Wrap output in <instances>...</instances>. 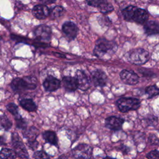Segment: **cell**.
I'll use <instances>...</instances> for the list:
<instances>
[{
  "label": "cell",
  "mask_w": 159,
  "mask_h": 159,
  "mask_svg": "<svg viewBox=\"0 0 159 159\" xmlns=\"http://www.w3.org/2000/svg\"><path fill=\"white\" fill-rule=\"evenodd\" d=\"M61 81L52 75H48L43 81L42 85L46 91L53 92L61 86Z\"/></svg>",
  "instance_id": "10"
},
{
  "label": "cell",
  "mask_w": 159,
  "mask_h": 159,
  "mask_svg": "<svg viewBox=\"0 0 159 159\" xmlns=\"http://www.w3.org/2000/svg\"><path fill=\"white\" fill-rule=\"evenodd\" d=\"M117 48V45L114 42L101 38L96 41L93 53L97 57L102 58L106 55H112L116 52Z\"/></svg>",
  "instance_id": "1"
},
{
  "label": "cell",
  "mask_w": 159,
  "mask_h": 159,
  "mask_svg": "<svg viewBox=\"0 0 159 159\" xmlns=\"http://www.w3.org/2000/svg\"><path fill=\"white\" fill-rule=\"evenodd\" d=\"M57 159H68V157L66 155H61L60 157H58V158Z\"/></svg>",
  "instance_id": "38"
},
{
  "label": "cell",
  "mask_w": 159,
  "mask_h": 159,
  "mask_svg": "<svg viewBox=\"0 0 159 159\" xmlns=\"http://www.w3.org/2000/svg\"><path fill=\"white\" fill-rule=\"evenodd\" d=\"M102 2V0H94V1H86L87 4L93 7H98L101 3Z\"/></svg>",
  "instance_id": "33"
},
{
  "label": "cell",
  "mask_w": 159,
  "mask_h": 159,
  "mask_svg": "<svg viewBox=\"0 0 159 159\" xmlns=\"http://www.w3.org/2000/svg\"><path fill=\"white\" fill-rule=\"evenodd\" d=\"M148 142L151 145H157L159 143V139L157 137L156 135L151 134L148 137Z\"/></svg>",
  "instance_id": "32"
},
{
  "label": "cell",
  "mask_w": 159,
  "mask_h": 159,
  "mask_svg": "<svg viewBox=\"0 0 159 159\" xmlns=\"http://www.w3.org/2000/svg\"><path fill=\"white\" fill-rule=\"evenodd\" d=\"M91 78L94 85L99 87L105 86L107 81L106 73L99 69L95 70L91 73Z\"/></svg>",
  "instance_id": "12"
},
{
  "label": "cell",
  "mask_w": 159,
  "mask_h": 159,
  "mask_svg": "<svg viewBox=\"0 0 159 159\" xmlns=\"http://www.w3.org/2000/svg\"><path fill=\"white\" fill-rule=\"evenodd\" d=\"M20 106L28 112H34L37 110V106L30 98H22L19 100Z\"/></svg>",
  "instance_id": "18"
},
{
  "label": "cell",
  "mask_w": 159,
  "mask_h": 159,
  "mask_svg": "<svg viewBox=\"0 0 159 159\" xmlns=\"http://www.w3.org/2000/svg\"><path fill=\"white\" fill-rule=\"evenodd\" d=\"M42 137L46 142L56 147L58 146V137L55 132L46 130L42 133Z\"/></svg>",
  "instance_id": "19"
},
{
  "label": "cell",
  "mask_w": 159,
  "mask_h": 159,
  "mask_svg": "<svg viewBox=\"0 0 159 159\" xmlns=\"http://www.w3.org/2000/svg\"><path fill=\"white\" fill-rule=\"evenodd\" d=\"M40 2H42L43 3V4L47 5L48 4H52L55 2V1H40Z\"/></svg>",
  "instance_id": "35"
},
{
  "label": "cell",
  "mask_w": 159,
  "mask_h": 159,
  "mask_svg": "<svg viewBox=\"0 0 159 159\" xmlns=\"http://www.w3.org/2000/svg\"><path fill=\"white\" fill-rule=\"evenodd\" d=\"M12 124L11 121L7 118L5 114L0 115V128L2 129L8 131L12 127Z\"/></svg>",
  "instance_id": "24"
},
{
  "label": "cell",
  "mask_w": 159,
  "mask_h": 159,
  "mask_svg": "<svg viewBox=\"0 0 159 159\" xmlns=\"http://www.w3.org/2000/svg\"><path fill=\"white\" fill-rule=\"evenodd\" d=\"M27 145L32 150H34L35 148H37L38 147L39 145V142L37 141V140H32V141H27Z\"/></svg>",
  "instance_id": "34"
},
{
  "label": "cell",
  "mask_w": 159,
  "mask_h": 159,
  "mask_svg": "<svg viewBox=\"0 0 159 159\" xmlns=\"http://www.w3.org/2000/svg\"><path fill=\"white\" fill-rule=\"evenodd\" d=\"M39 130L34 126H31L28 129L27 128L22 132V135L24 137L27 139V141L35 140L37 137L39 135Z\"/></svg>",
  "instance_id": "20"
},
{
  "label": "cell",
  "mask_w": 159,
  "mask_h": 159,
  "mask_svg": "<svg viewBox=\"0 0 159 159\" xmlns=\"http://www.w3.org/2000/svg\"><path fill=\"white\" fill-rule=\"evenodd\" d=\"M149 53L143 48L133 49L128 52L127 58L131 63L136 65L145 63L149 60Z\"/></svg>",
  "instance_id": "3"
},
{
  "label": "cell",
  "mask_w": 159,
  "mask_h": 159,
  "mask_svg": "<svg viewBox=\"0 0 159 159\" xmlns=\"http://www.w3.org/2000/svg\"><path fill=\"white\" fill-rule=\"evenodd\" d=\"M34 159H50V157L45 151L39 150L34 153Z\"/></svg>",
  "instance_id": "29"
},
{
  "label": "cell",
  "mask_w": 159,
  "mask_h": 159,
  "mask_svg": "<svg viewBox=\"0 0 159 159\" xmlns=\"http://www.w3.org/2000/svg\"><path fill=\"white\" fill-rule=\"evenodd\" d=\"M137 9V7L134 6H129L122 10V15L125 20L127 21H130L133 20V17L135 12Z\"/></svg>",
  "instance_id": "21"
},
{
  "label": "cell",
  "mask_w": 159,
  "mask_h": 159,
  "mask_svg": "<svg viewBox=\"0 0 159 159\" xmlns=\"http://www.w3.org/2000/svg\"><path fill=\"white\" fill-rule=\"evenodd\" d=\"M120 77L124 83L129 85L136 84L139 80L138 75L132 70H122L120 73Z\"/></svg>",
  "instance_id": "13"
},
{
  "label": "cell",
  "mask_w": 159,
  "mask_h": 159,
  "mask_svg": "<svg viewBox=\"0 0 159 159\" xmlns=\"http://www.w3.org/2000/svg\"><path fill=\"white\" fill-rule=\"evenodd\" d=\"M7 110L14 117V119L18 118L21 116L19 113L18 106L14 102H10L6 105Z\"/></svg>",
  "instance_id": "25"
},
{
  "label": "cell",
  "mask_w": 159,
  "mask_h": 159,
  "mask_svg": "<svg viewBox=\"0 0 159 159\" xmlns=\"http://www.w3.org/2000/svg\"><path fill=\"white\" fill-rule=\"evenodd\" d=\"M145 93L148 94L149 98H152L159 95V88L155 85H152L145 88Z\"/></svg>",
  "instance_id": "27"
},
{
  "label": "cell",
  "mask_w": 159,
  "mask_h": 159,
  "mask_svg": "<svg viewBox=\"0 0 159 159\" xmlns=\"http://www.w3.org/2000/svg\"><path fill=\"white\" fill-rule=\"evenodd\" d=\"M11 38L12 40L16 41L17 43H28V39L22 37L20 35H17L15 34H11Z\"/></svg>",
  "instance_id": "30"
},
{
  "label": "cell",
  "mask_w": 159,
  "mask_h": 159,
  "mask_svg": "<svg viewBox=\"0 0 159 159\" xmlns=\"http://www.w3.org/2000/svg\"><path fill=\"white\" fill-rule=\"evenodd\" d=\"M5 142V139L2 136H0V145H4L6 143Z\"/></svg>",
  "instance_id": "37"
},
{
  "label": "cell",
  "mask_w": 159,
  "mask_h": 159,
  "mask_svg": "<svg viewBox=\"0 0 159 159\" xmlns=\"http://www.w3.org/2000/svg\"><path fill=\"white\" fill-rule=\"evenodd\" d=\"M16 153L14 150L4 148L0 151V158L2 159H16Z\"/></svg>",
  "instance_id": "22"
},
{
  "label": "cell",
  "mask_w": 159,
  "mask_h": 159,
  "mask_svg": "<svg viewBox=\"0 0 159 159\" xmlns=\"http://www.w3.org/2000/svg\"><path fill=\"white\" fill-rule=\"evenodd\" d=\"M148 19V12L143 9L140 8H137L136 11L135 12L133 20L137 23L143 24L147 22V20Z\"/></svg>",
  "instance_id": "17"
},
{
  "label": "cell",
  "mask_w": 159,
  "mask_h": 159,
  "mask_svg": "<svg viewBox=\"0 0 159 159\" xmlns=\"http://www.w3.org/2000/svg\"><path fill=\"white\" fill-rule=\"evenodd\" d=\"M147 159H159V151L154 150L150 152L147 155Z\"/></svg>",
  "instance_id": "31"
},
{
  "label": "cell",
  "mask_w": 159,
  "mask_h": 159,
  "mask_svg": "<svg viewBox=\"0 0 159 159\" xmlns=\"http://www.w3.org/2000/svg\"><path fill=\"white\" fill-rule=\"evenodd\" d=\"M61 30L69 40H74L78 34V27L71 21L65 22L61 26Z\"/></svg>",
  "instance_id": "8"
},
{
  "label": "cell",
  "mask_w": 159,
  "mask_h": 159,
  "mask_svg": "<svg viewBox=\"0 0 159 159\" xmlns=\"http://www.w3.org/2000/svg\"><path fill=\"white\" fill-rule=\"evenodd\" d=\"M15 120H16V127L18 129L24 130L27 128V122L25 119L22 118V116L15 119Z\"/></svg>",
  "instance_id": "28"
},
{
  "label": "cell",
  "mask_w": 159,
  "mask_h": 159,
  "mask_svg": "<svg viewBox=\"0 0 159 159\" xmlns=\"http://www.w3.org/2000/svg\"><path fill=\"white\" fill-rule=\"evenodd\" d=\"M102 159H114V158H110V157H105V158H102Z\"/></svg>",
  "instance_id": "39"
},
{
  "label": "cell",
  "mask_w": 159,
  "mask_h": 159,
  "mask_svg": "<svg viewBox=\"0 0 159 159\" xmlns=\"http://www.w3.org/2000/svg\"><path fill=\"white\" fill-rule=\"evenodd\" d=\"M143 29L148 35L159 34V23L155 20H148L144 24Z\"/></svg>",
  "instance_id": "16"
},
{
  "label": "cell",
  "mask_w": 159,
  "mask_h": 159,
  "mask_svg": "<svg viewBox=\"0 0 159 159\" xmlns=\"http://www.w3.org/2000/svg\"><path fill=\"white\" fill-rule=\"evenodd\" d=\"M61 83L67 92H74L78 89V85L76 78L74 76H65L61 79Z\"/></svg>",
  "instance_id": "14"
},
{
  "label": "cell",
  "mask_w": 159,
  "mask_h": 159,
  "mask_svg": "<svg viewBox=\"0 0 159 159\" xmlns=\"http://www.w3.org/2000/svg\"><path fill=\"white\" fill-rule=\"evenodd\" d=\"M32 13L36 19L42 20L50 16V10L47 5L43 4H36L33 7Z\"/></svg>",
  "instance_id": "11"
},
{
  "label": "cell",
  "mask_w": 159,
  "mask_h": 159,
  "mask_svg": "<svg viewBox=\"0 0 159 159\" xmlns=\"http://www.w3.org/2000/svg\"><path fill=\"white\" fill-rule=\"evenodd\" d=\"M27 80L22 78H16L10 83L11 89L16 92L27 90H34L37 88L36 79L34 77H26Z\"/></svg>",
  "instance_id": "2"
},
{
  "label": "cell",
  "mask_w": 159,
  "mask_h": 159,
  "mask_svg": "<svg viewBox=\"0 0 159 159\" xmlns=\"http://www.w3.org/2000/svg\"><path fill=\"white\" fill-rule=\"evenodd\" d=\"M64 12H65V9L63 6L60 5L55 6V7H53L52 10H50V16L51 19H56L57 18H59L61 16H63Z\"/></svg>",
  "instance_id": "23"
},
{
  "label": "cell",
  "mask_w": 159,
  "mask_h": 159,
  "mask_svg": "<svg viewBox=\"0 0 159 159\" xmlns=\"http://www.w3.org/2000/svg\"><path fill=\"white\" fill-rule=\"evenodd\" d=\"M34 34L35 41L48 43L51 40L52 30L50 27L45 24H40L34 29Z\"/></svg>",
  "instance_id": "5"
},
{
  "label": "cell",
  "mask_w": 159,
  "mask_h": 159,
  "mask_svg": "<svg viewBox=\"0 0 159 159\" xmlns=\"http://www.w3.org/2000/svg\"><path fill=\"white\" fill-rule=\"evenodd\" d=\"M75 77L76 79L78 88L81 91L88 90L91 86V81L86 73L82 70H77Z\"/></svg>",
  "instance_id": "9"
},
{
  "label": "cell",
  "mask_w": 159,
  "mask_h": 159,
  "mask_svg": "<svg viewBox=\"0 0 159 159\" xmlns=\"http://www.w3.org/2000/svg\"><path fill=\"white\" fill-rule=\"evenodd\" d=\"M119 110L122 112H126L130 110L137 109L140 105L139 99L134 98H121L116 102Z\"/></svg>",
  "instance_id": "4"
},
{
  "label": "cell",
  "mask_w": 159,
  "mask_h": 159,
  "mask_svg": "<svg viewBox=\"0 0 159 159\" xmlns=\"http://www.w3.org/2000/svg\"><path fill=\"white\" fill-rule=\"evenodd\" d=\"M124 122V120L121 118L111 116L106 119L105 125L107 128L112 130H119L122 128Z\"/></svg>",
  "instance_id": "15"
},
{
  "label": "cell",
  "mask_w": 159,
  "mask_h": 159,
  "mask_svg": "<svg viewBox=\"0 0 159 159\" xmlns=\"http://www.w3.org/2000/svg\"><path fill=\"white\" fill-rule=\"evenodd\" d=\"M98 8H99V11L103 14H106L109 12H111L114 9V7L111 4L104 0H102V2L101 3V4L99 6Z\"/></svg>",
  "instance_id": "26"
},
{
  "label": "cell",
  "mask_w": 159,
  "mask_h": 159,
  "mask_svg": "<svg viewBox=\"0 0 159 159\" xmlns=\"http://www.w3.org/2000/svg\"><path fill=\"white\" fill-rule=\"evenodd\" d=\"M11 140L14 151L16 155L22 158H29V153L27 150L22 143L19 134L16 132H13L11 135Z\"/></svg>",
  "instance_id": "6"
},
{
  "label": "cell",
  "mask_w": 159,
  "mask_h": 159,
  "mask_svg": "<svg viewBox=\"0 0 159 159\" xmlns=\"http://www.w3.org/2000/svg\"><path fill=\"white\" fill-rule=\"evenodd\" d=\"M71 153L76 159H89L93 153V148L88 144L81 143L72 150Z\"/></svg>",
  "instance_id": "7"
},
{
  "label": "cell",
  "mask_w": 159,
  "mask_h": 159,
  "mask_svg": "<svg viewBox=\"0 0 159 159\" xmlns=\"http://www.w3.org/2000/svg\"><path fill=\"white\" fill-rule=\"evenodd\" d=\"M53 53L55 54V55L57 56V57H59V58H65V56L61 54V53H57V52H53Z\"/></svg>",
  "instance_id": "36"
}]
</instances>
